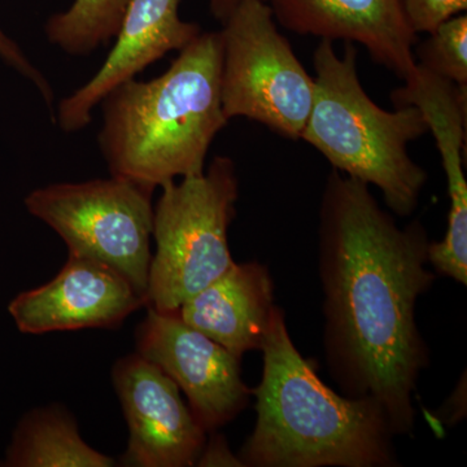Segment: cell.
<instances>
[{
	"label": "cell",
	"instance_id": "1",
	"mask_svg": "<svg viewBox=\"0 0 467 467\" xmlns=\"http://www.w3.org/2000/svg\"><path fill=\"white\" fill-rule=\"evenodd\" d=\"M318 234L326 362L344 395L377 402L395 435H410L413 393L430 364L416 322L417 300L435 279L425 226L400 229L368 184L333 171Z\"/></svg>",
	"mask_w": 467,
	"mask_h": 467
},
{
	"label": "cell",
	"instance_id": "2",
	"mask_svg": "<svg viewBox=\"0 0 467 467\" xmlns=\"http://www.w3.org/2000/svg\"><path fill=\"white\" fill-rule=\"evenodd\" d=\"M257 420L239 451L242 466L392 467L399 461L383 409L368 399L340 396L322 382L288 334L275 306L264 342Z\"/></svg>",
	"mask_w": 467,
	"mask_h": 467
},
{
	"label": "cell",
	"instance_id": "3",
	"mask_svg": "<svg viewBox=\"0 0 467 467\" xmlns=\"http://www.w3.org/2000/svg\"><path fill=\"white\" fill-rule=\"evenodd\" d=\"M100 106L98 142L110 175L155 192L202 173L229 122L221 100L220 32H202L167 72L150 81L129 79Z\"/></svg>",
	"mask_w": 467,
	"mask_h": 467
},
{
	"label": "cell",
	"instance_id": "4",
	"mask_svg": "<svg viewBox=\"0 0 467 467\" xmlns=\"http://www.w3.org/2000/svg\"><path fill=\"white\" fill-rule=\"evenodd\" d=\"M315 98L301 140L333 165L383 193L400 217L416 211L427 174L409 155V144L429 131L413 106L380 109L359 81L358 50L347 42L342 57L334 42L321 39L313 55Z\"/></svg>",
	"mask_w": 467,
	"mask_h": 467
},
{
	"label": "cell",
	"instance_id": "5",
	"mask_svg": "<svg viewBox=\"0 0 467 467\" xmlns=\"http://www.w3.org/2000/svg\"><path fill=\"white\" fill-rule=\"evenodd\" d=\"M153 205L156 251L150 260L147 306L178 313L181 306L233 265L229 227L235 217V162L216 156L202 173L160 187Z\"/></svg>",
	"mask_w": 467,
	"mask_h": 467
},
{
	"label": "cell",
	"instance_id": "6",
	"mask_svg": "<svg viewBox=\"0 0 467 467\" xmlns=\"http://www.w3.org/2000/svg\"><path fill=\"white\" fill-rule=\"evenodd\" d=\"M221 26L226 119L244 117L288 140H301L312 110L315 77L279 33L269 3L247 0Z\"/></svg>",
	"mask_w": 467,
	"mask_h": 467
},
{
	"label": "cell",
	"instance_id": "7",
	"mask_svg": "<svg viewBox=\"0 0 467 467\" xmlns=\"http://www.w3.org/2000/svg\"><path fill=\"white\" fill-rule=\"evenodd\" d=\"M153 192L110 175L85 182L48 184L27 193L24 204L33 217L63 239L69 254L115 270L147 303Z\"/></svg>",
	"mask_w": 467,
	"mask_h": 467
},
{
	"label": "cell",
	"instance_id": "8",
	"mask_svg": "<svg viewBox=\"0 0 467 467\" xmlns=\"http://www.w3.org/2000/svg\"><path fill=\"white\" fill-rule=\"evenodd\" d=\"M146 308V318L135 331V352L177 384L207 434L235 420L252 395L242 379L241 358L187 325L178 313Z\"/></svg>",
	"mask_w": 467,
	"mask_h": 467
},
{
	"label": "cell",
	"instance_id": "9",
	"mask_svg": "<svg viewBox=\"0 0 467 467\" xmlns=\"http://www.w3.org/2000/svg\"><path fill=\"white\" fill-rule=\"evenodd\" d=\"M112 382L129 429L122 466L198 465L207 432L161 368L134 352L117 359Z\"/></svg>",
	"mask_w": 467,
	"mask_h": 467
},
{
	"label": "cell",
	"instance_id": "10",
	"mask_svg": "<svg viewBox=\"0 0 467 467\" xmlns=\"http://www.w3.org/2000/svg\"><path fill=\"white\" fill-rule=\"evenodd\" d=\"M147 306L124 276L88 257L69 254L47 284L12 299L9 316L23 334L119 328Z\"/></svg>",
	"mask_w": 467,
	"mask_h": 467
},
{
	"label": "cell",
	"instance_id": "11",
	"mask_svg": "<svg viewBox=\"0 0 467 467\" xmlns=\"http://www.w3.org/2000/svg\"><path fill=\"white\" fill-rule=\"evenodd\" d=\"M395 107L420 110L435 138L447 177L451 208L441 242H431L429 261L442 275L463 278L467 273V181L465 143L467 86H459L417 66L404 86L391 95Z\"/></svg>",
	"mask_w": 467,
	"mask_h": 467
},
{
	"label": "cell",
	"instance_id": "12",
	"mask_svg": "<svg viewBox=\"0 0 467 467\" xmlns=\"http://www.w3.org/2000/svg\"><path fill=\"white\" fill-rule=\"evenodd\" d=\"M182 0H129L115 45L94 76L58 103L61 130L88 128L92 113L117 86L142 73L169 52H180L202 32L180 16Z\"/></svg>",
	"mask_w": 467,
	"mask_h": 467
},
{
	"label": "cell",
	"instance_id": "13",
	"mask_svg": "<svg viewBox=\"0 0 467 467\" xmlns=\"http://www.w3.org/2000/svg\"><path fill=\"white\" fill-rule=\"evenodd\" d=\"M276 23L300 36L364 46L404 81L417 67L418 34L401 0H269Z\"/></svg>",
	"mask_w": 467,
	"mask_h": 467
},
{
	"label": "cell",
	"instance_id": "14",
	"mask_svg": "<svg viewBox=\"0 0 467 467\" xmlns=\"http://www.w3.org/2000/svg\"><path fill=\"white\" fill-rule=\"evenodd\" d=\"M275 287L259 263H234L223 275L184 301L183 322L242 358L261 348L275 312Z\"/></svg>",
	"mask_w": 467,
	"mask_h": 467
},
{
	"label": "cell",
	"instance_id": "15",
	"mask_svg": "<svg viewBox=\"0 0 467 467\" xmlns=\"http://www.w3.org/2000/svg\"><path fill=\"white\" fill-rule=\"evenodd\" d=\"M116 461L94 450L79 434L77 420L54 404L21 418L0 460L2 467H112Z\"/></svg>",
	"mask_w": 467,
	"mask_h": 467
},
{
	"label": "cell",
	"instance_id": "16",
	"mask_svg": "<svg viewBox=\"0 0 467 467\" xmlns=\"http://www.w3.org/2000/svg\"><path fill=\"white\" fill-rule=\"evenodd\" d=\"M129 0H75L45 26L52 46L70 57H88L116 38Z\"/></svg>",
	"mask_w": 467,
	"mask_h": 467
},
{
	"label": "cell",
	"instance_id": "17",
	"mask_svg": "<svg viewBox=\"0 0 467 467\" xmlns=\"http://www.w3.org/2000/svg\"><path fill=\"white\" fill-rule=\"evenodd\" d=\"M417 66L459 86H467V15L448 18L414 47Z\"/></svg>",
	"mask_w": 467,
	"mask_h": 467
},
{
	"label": "cell",
	"instance_id": "18",
	"mask_svg": "<svg viewBox=\"0 0 467 467\" xmlns=\"http://www.w3.org/2000/svg\"><path fill=\"white\" fill-rule=\"evenodd\" d=\"M409 24L417 34L434 32L448 18L465 14L467 0H401Z\"/></svg>",
	"mask_w": 467,
	"mask_h": 467
},
{
	"label": "cell",
	"instance_id": "19",
	"mask_svg": "<svg viewBox=\"0 0 467 467\" xmlns=\"http://www.w3.org/2000/svg\"><path fill=\"white\" fill-rule=\"evenodd\" d=\"M0 58L12 69L16 70L18 75L32 82L39 94L42 95L43 100L47 103L48 109H51L52 101H54V91H52L50 82L47 81L46 76H43L41 70L29 60L26 52L21 50L20 46L11 36H8L2 27H0Z\"/></svg>",
	"mask_w": 467,
	"mask_h": 467
},
{
	"label": "cell",
	"instance_id": "20",
	"mask_svg": "<svg viewBox=\"0 0 467 467\" xmlns=\"http://www.w3.org/2000/svg\"><path fill=\"white\" fill-rule=\"evenodd\" d=\"M199 466H242L238 457H234L230 453L225 439L223 436H216L211 441H207L204 451H202L201 459L198 461Z\"/></svg>",
	"mask_w": 467,
	"mask_h": 467
},
{
	"label": "cell",
	"instance_id": "21",
	"mask_svg": "<svg viewBox=\"0 0 467 467\" xmlns=\"http://www.w3.org/2000/svg\"><path fill=\"white\" fill-rule=\"evenodd\" d=\"M244 2L247 0H209V9H211L212 16L216 18L218 23L223 24L230 15ZM261 2L269 3V0H261Z\"/></svg>",
	"mask_w": 467,
	"mask_h": 467
}]
</instances>
